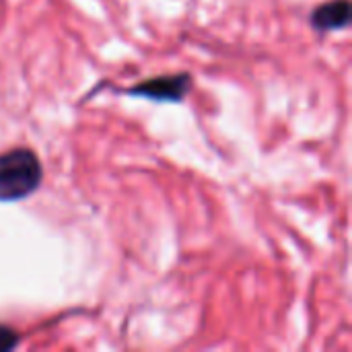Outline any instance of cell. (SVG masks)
<instances>
[{
	"instance_id": "7a4b0ae2",
	"label": "cell",
	"mask_w": 352,
	"mask_h": 352,
	"mask_svg": "<svg viewBox=\"0 0 352 352\" xmlns=\"http://www.w3.org/2000/svg\"><path fill=\"white\" fill-rule=\"evenodd\" d=\"M190 89H192L190 74H163V76H155V78H148L144 82L130 87L126 93L132 97L148 99V101L177 103V101H184Z\"/></svg>"
},
{
	"instance_id": "6da1fadb",
	"label": "cell",
	"mask_w": 352,
	"mask_h": 352,
	"mask_svg": "<svg viewBox=\"0 0 352 352\" xmlns=\"http://www.w3.org/2000/svg\"><path fill=\"white\" fill-rule=\"evenodd\" d=\"M43 167L31 148L0 153V202H19L39 190Z\"/></svg>"
},
{
	"instance_id": "3957f363",
	"label": "cell",
	"mask_w": 352,
	"mask_h": 352,
	"mask_svg": "<svg viewBox=\"0 0 352 352\" xmlns=\"http://www.w3.org/2000/svg\"><path fill=\"white\" fill-rule=\"evenodd\" d=\"M351 23V2L349 0H330L318 6L311 12V25L318 31H336L344 29Z\"/></svg>"
},
{
	"instance_id": "277c9868",
	"label": "cell",
	"mask_w": 352,
	"mask_h": 352,
	"mask_svg": "<svg viewBox=\"0 0 352 352\" xmlns=\"http://www.w3.org/2000/svg\"><path fill=\"white\" fill-rule=\"evenodd\" d=\"M19 334L12 330V328H8V326H0V352H6V351H12L16 344H19Z\"/></svg>"
}]
</instances>
